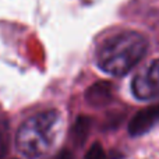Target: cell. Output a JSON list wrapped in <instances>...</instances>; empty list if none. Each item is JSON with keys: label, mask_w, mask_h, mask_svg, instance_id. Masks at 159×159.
<instances>
[{"label": "cell", "mask_w": 159, "mask_h": 159, "mask_svg": "<svg viewBox=\"0 0 159 159\" xmlns=\"http://www.w3.org/2000/svg\"><path fill=\"white\" fill-rule=\"evenodd\" d=\"M10 151V121L0 117V159H4Z\"/></svg>", "instance_id": "7"}, {"label": "cell", "mask_w": 159, "mask_h": 159, "mask_svg": "<svg viewBox=\"0 0 159 159\" xmlns=\"http://www.w3.org/2000/svg\"><path fill=\"white\" fill-rule=\"evenodd\" d=\"M92 124H93V120L89 116L80 115L75 119L74 124H73L71 130H70V141L73 143V145L77 147V148H81L87 143L88 137H89V133L92 130Z\"/></svg>", "instance_id": "6"}, {"label": "cell", "mask_w": 159, "mask_h": 159, "mask_svg": "<svg viewBox=\"0 0 159 159\" xmlns=\"http://www.w3.org/2000/svg\"><path fill=\"white\" fill-rule=\"evenodd\" d=\"M148 50V41L135 31H124L110 36L96 50V64L103 73L121 77L130 73Z\"/></svg>", "instance_id": "1"}, {"label": "cell", "mask_w": 159, "mask_h": 159, "mask_svg": "<svg viewBox=\"0 0 159 159\" xmlns=\"http://www.w3.org/2000/svg\"><path fill=\"white\" fill-rule=\"evenodd\" d=\"M50 159H74V155H73V152L69 151V149H61L60 152H57L55 157Z\"/></svg>", "instance_id": "9"}, {"label": "cell", "mask_w": 159, "mask_h": 159, "mask_svg": "<svg viewBox=\"0 0 159 159\" xmlns=\"http://www.w3.org/2000/svg\"><path fill=\"white\" fill-rule=\"evenodd\" d=\"M84 159H107V157H106V152H105L102 144L101 143H93L92 145L89 147L88 152L85 154Z\"/></svg>", "instance_id": "8"}, {"label": "cell", "mask_w": 159, "mask_h": 159, "mask_svg": "<svg viewBox=\"0 0 159 159\" xmlns=\"http://www.w3.org/2000/svg\"><path fill=\"white\" fill-rule=\"evenodd\" d=\"M85 101L92 107L107 106L113 101V85L107 81L95 82L85 92Z\"/></svg>", "instance_id": "5"}, {"label": "cell", "mask_w": 159, "mask_h": 159, "mask_svg": "<svg viewBox=\"0 0 159 159\" xmlns=\"http://www.w3.org/2000/svg\"><path fill=\"white\" fill-rule=\"evenodd\" d=\"M157 123H159V103L141 109L133 116L129 123V134L131 137H140L148 133Z\"/></svg>", "instance_id": "4"}, {"label": "cell", "mask_w": 159, "mask_h": 159, "mask_svg": "<svg viewBox=\"0 0 159 159\" xmlns=\"http://www.w3.org/2000/svg\"><path fill=\"white\" fill-rule=\"evenodd\" d=\"M59 126L60 113L56 109H48L28 117L17 131V151L27 159L48 154L56 144Z\"/></svg>", "instance_id": "2"}, {"label": "cell", "mask_w": 159, "mask_h": 159, "mask_svg": "<svg viewBox=\"0 0 159 159\" xmlns=\"http://www.w3.org/2000/svg\"><path fill=\"white\" fill-rule=\"evenodd\" d=\"M131 91L140 101H152L159 98V59L152 60L133 78Z\"/></svg>", "instance_id": "3"}]
</instances>
